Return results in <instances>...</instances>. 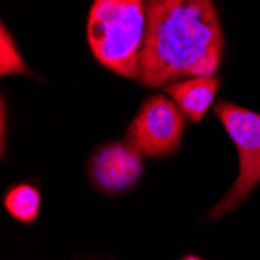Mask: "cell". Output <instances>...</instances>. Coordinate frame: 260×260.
Wrapping results in <instances>:
<instances>
[{"label": "cell", "instance_id": "1", "mask_svg": "<svg viewBox=\"0 0 260 260\" xmlns=\"http://www.w3.org/2000/svg\"><path fill=\"white\" fill-rule=\"evenodd\" d=\"M223 47L212 0H147L139 81L154 89L185 77L214 75Z\"/></svg>", "mask_w": 260, "mask_h": 260}, {"label": "cell", "instance_id": "2", "mask_svg": "<svg viewBox=\"0 0 260 260\" xmlns=\"http://www.w3.org/2000/svg\"><path fill=\"white\" fill-rule=\"evenodd\" d=\"M145 27L147 0H93L87 20L89 47L102 66L139 81Z\"/></svg>", "mask_w": 260, "mask_h": 260}, {"label": "cell", "instance_id": "3", "mask_svg": "<svg viewBox=\"0 0 260 260\" xmlns=\"http://www.w3.org/2000/svg\"><path fill=\"white\" fill-rule=\"evenodd\" d=\"M215 114L239 151V176L226 197L212 209L209 220L235 210L260 182V114L229 102H220Z\"/></svg>", "mask_w": 260, "mask_h": 260}, {"label": "cell", "instance_id": "4", "mask_svg": "<svg viewBox=\"0 0 260 260\" xmlns=\"http://www.w3.org/2000/svg\"><path fill=\"white\" fill-rule=\"evenodd\" d=\"M185 122L182 112L164 95L148 99L133 119L126 140L142 156L162 157L172 154L181 144Z\"/></svg>", "mask_w": 260, "mask_h": 260}, {"label": "cell", "instance_id": "5", "mask_svg": "<svg viewBox=\"0 0 260 260\" xmlns=\"http://www.w3.org/2000/svg\"><path fill=\"white\" fill-rule=\"evenodd\" d=\"M140 153L128 144L100 148L90 162V178L102 192L117 193L133 187L142 175Z\"/></svg>", "mask_w": 260, "mask_h": 260}, {"label": "cell", "instance_id": "6", "mask_svg": "<svg viewBox=\"0 0 260 260\" xmlns=\"http://www.w3.org/2000/svg\"><path fill=\"white\" fill-rule=\"evenodd\" d=\"M218 86L220 80L215 75H206L170 83L165 86V92L184 115L192 122H200L214 102Z\"/></svg>", "mask_w": 260, "mask_h": 260}, {"label": "cell", "instance_id": "7", "mask_svg": "<svg viewBox=\"0 0 260 260\" xmlns=\"http://www.w3.org/2000/svg\"><path fill=\"white\" fill-rule=\"evenodd\" d=\"M4 207L19 223L30 224L38 220L41 195L30 184H17L8 188L4 197Z\"/></svg>", "mask_w": 260, "mask_h": 260}, {"label": "cell", "instance_id": "8", "mask_svg": "<svg viewBox=\"0 0 260 260\" xmlns=\"http://www.w3.org/2000/svg\"><path fill=\"white\" fill-rule=\"evenodd\" d=\"M0 42H2V61H0V72L2 75H16V74H27V66L20 58L16 45L8 35L7 28L2 25V33H0Z\"/></svg>", "mask_w": 260, "mask_h": 260}, {"label": "cell", "instance_id": "9", "mask_svg": "<svg viewBox=\"0 0 260 260\" xmlns=\"http://www.w3.org/2000/svg\"><path fill=\"white\" fill-rule=\"evenodd\" d=\"M181 260H203V258H200V257H197V255H185V257H182Z\"/></svg>", "mask_w": 260, "mask_h": 260}]
</instances>
